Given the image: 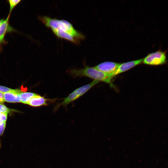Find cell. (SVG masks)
I'll return each mask as SVG.
<instances>
[{
  "mask_svg": "<svg viewBox=\"0 0 168 168\" xmlns=\"http://www.w3.org/2000/svg\"><path fill=\"white\" fill-rule=\"evenodd\" d=\"M7 117V114L0 113V124L6 122Z\"/></svg>",
  "mask_w": 168,
  "mask_h": 168,
  "instance_id": "cell-14",
  "label": "cell"
},
{
  "mask_svg": "<svg viewBox=\"0 0 168 168\" xmlns=\"http://www.w3.org/2000/svg\"><path fill=\"white\" fill-rule=\"evenodd\" d=\"M57 100V98L47 99L37 94L30 100L27 104L34 107L46 106L48 105L49 103H53L55 102Z\"/></svg>",
  "mask_w": 168,
  "mask_h": 168,
  "instance_id": "cell-8",
  "label": "cell"
},
{
  "mask_svg": "<svg viewBox=\"0 0 168 168\" xmlns=\"http://www.w3.org/2000/svg\"><path fill=\"white\" fill-rule=\"evenodd\" d=\"M99 81L94 80L91 83L81 86L75 90L63 99V100L58 104L54 110H57L61 106H66L82 96L93 87L97 84Z\"/></svg>",
  "mask_w": 168,
  "mask_h": 168,
  "instance_id": "cell-3",
  "label": "cell"
},
{
  "mask_svg": "<svg viewBox=\"0 0 168 168\" xmlns=\"http://www.w3.org/2000/svg\"><path fill=\"white\" fill-rule=\"evenodd\" d=\"M143 58L133 60L120 64L117 69L110 75L112 78L116 75L124 72L142 62Z\"/></svg>",
  "mask_w": 168,
  "mask_h": 168,
  "instance_id": "cell-6",
  "label": "cell"
},
{
  "mask_svg": "<svg viewBox=\"0 0 168 168\" xmlns=\"http://www.w3.org/2000/svg\"><path fill=\"white\" fill-rule=\"evenodd\" d=\"M11 110L4 105L0 104V113L8 114Z\"/></svg>",
  "mask_w": 168,
  "mask_h": 168,
  "instance_id": "cell-13",
  "label": "cell"
},
{
  "mask_svg": "<svg viewBox=\"0 0 168 168\" xmlns=\"http://www.w3.org/2000/svg\"><path fill=\"white\" fill-rule=\"evenodd\" d=\"M10 16L11 15L8 14L6 18H4L2 22L0 25V53L3 50V45L8 43V41L5 39L6 34L17 31L10 24Z\"/></svg>",
  "mask_w": 168,
  "mask_h": 168,
  "instance_id": "cell-5",
  "label": "cell"
},
{
  "mask_svg": "<svg viewBox=\"0 0 168 168\" xmlns=\"http://www.w3.org/2000/svg\"><path fill=\"white\" fill-rule=\"evenodd\" d=\"M21 91L16 89L14 91L8 92L3 94L5 101L10 103H17L21 102L20 93Z\"/></svg>",
  "mask_w": 168,
  "mask_h": 168,
  "instance_id": "cell-9",
  "label": "cell"
},
{
  "mask_svg": "<svg viewBox=\"0 0 168 168\" xmlns=\"http://www.w3.org/2000/svg\"><path fill=\"white\" fill-rule=\"evenodd\" d=\"M119 64L114 62L106 61L101 63L94 67L98 70L110 75L117 69Z\"/></svg>",
  "mask_w": 168,
  "mask_h": 168,
  "instance_id": "cell-7",
  "label": "cell"
},
{
  "mask_svg": "<svg viewBox=\"0 0 168 168\" xmlns=\"http://www.w3.org/2000/svg\"><path fill=\"white\" fill-rule=\"evenodd\" d=\"M16 89H13L7 87L0 85V92L5 93L8 92L14 91Z\"/></svg>",
  "mask_w": 168,
  "mask_h": 168,
  "instance_id": "cell-12",
  "label": "cell"
},
{
  "mask_svg": "<svg viewBox=\"0 0 168 168\" xmlns=\"http://www.w3.org/2000/svg\"><path fill=\"white\" fill-rule=\"evenodd\" d=\"M68 73L74 77H85L99 82L101 81L109 84L113 86L111 80L112 77L110 75L105 73L96 69L94 67L86 66L81 69H72L69 70Z\"/></svg>",
  "mask_w": 168,
  "mask_h": 168,
  "instance_id": "cell-2",
  "label": "cell"
},
{
  "mask_svg": "<svg viewBox=\"0 0 168 168\" xmlns=\"http://www.w3.org/2000/svg\"><path fill=\"white\" fill-rule=\"evenodd\" d=\"M4 101L3 94L0 92V104L3 103Z\"/></svg>",
  "mask_w": 168,
  "mask_h": 168,
  "instance_id": "cell-15",
  "label": "cell"
},
{
  "mask_svg": "<svg viewBox=\"0 0 168 168\" xmlns=\"http://www.w3.org/2000/svg\"><path fill=\"white\" fill-rule=\"evenodd\" d=\"M22 0H8L7 2L8 3L9 6V11L8 14L11 15L12 11L14 8Z\"/></svg>",
  "mask_w": 168,
  "mask_h": 168,
  "instance_id": "cell-11",
  "label": "cell"
},
{
  "mask_svg": "<svg viewBox=\"0 0 168 168\" xmlns=\"http://www.w3.org/2000/svg\"><path fill=\"white\" fill-rule=\"evenodd\" d=\"M38 18L46 27L50 29L54 35L59 33H67L80 41L85 38L84 35L76 30L67 21L53 18L47 16H39Z\"/></svg>",
  "mask_w": 168,
  "mask_h": 168,
  "instance_id": "cell-1",
  "label": "cell"
},
{
  "mask_svg": "<svg viewBox=\"0 0 168 168\" xmlns=\"http://www.w3.org/2000/svg\"><path fill=\"white\" fill-rule=\"evenodd\" d=\"M37 94L31 92H21L20 93L21 102L25 104H28L30 100Z\"/></svg>",
  "mask_w": 168,
  "mask_h": 168,
  "instance_id": "cell-10",
  "label": "cell"
},
{
  "mask_svg": "<svg viewBox=\"0 0 168 168\" xmlns=\"http://www.w3.org/2000/svg\"><path fill=\"white\" fill-rule=\"evenodd\" d=\"M166 55L165 52L160 50L152 53L143 58V63L151 65H158L166 62Z\"/></svg>",
  "mask_w": 168,
  "mask_h": 168,
  "instance_id": "cell-4",
  "label": "cell"
}]
</instances>
